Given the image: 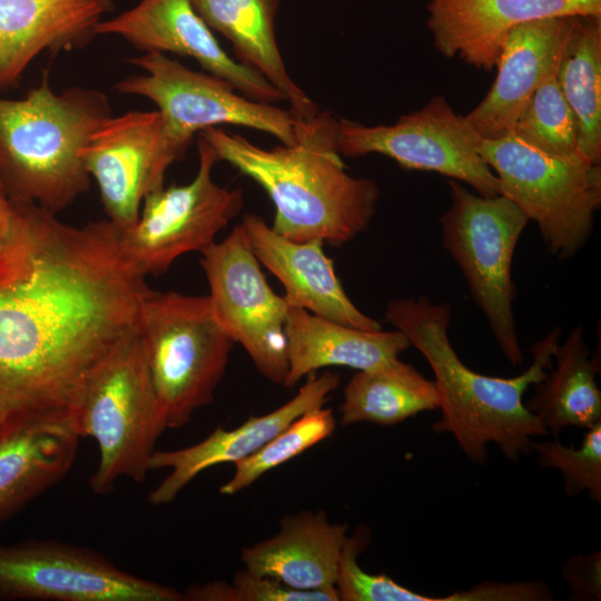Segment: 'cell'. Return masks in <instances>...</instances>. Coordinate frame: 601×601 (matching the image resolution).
<instances>
[{
	"mask_svg": "<svg viewBox=\"0 0 601 601\" xmlns=\"http://www.w3.org/2000/svg\"><path fill=\"white\" fill-rule=\"evenodd\" d=\"M0 253V410L7 421L72 408L90 372L137 329L145 277L124 259L108 219L81 227L13 200Z\"/></svg>",
	"mask_w": 601,
	"mask_h": 601,
	"instance_id": "obj_1",
	"label": "cell"
},
{
	"mask_svg": "<svg viewBox=\"0 0 601 601\" xmlns=\"http://www.w3.org/2000/svg\"><path fill=\"white\" fill-rule=\"evenodd\" d=\"M451 314L450 303H433L426 296L395 298L385 309L386 321L406 335L433 371L442 416L432 430L452 434L476 464L487 460L490 443L511 461L531 454L532 439L549 433L525 407L523 394L552 367L561 327L532 345L526 371L514 377H493L474 372L460 359L449 337Z\"/></svg>",
	"mask_w": 601,
	"mask_h": 601,
	"instance_id": "obj_2",
	"label": "cell"
},
{
	"mask_svg": "<svg viewBox=\"0 0 601 601\" xmlns=\"http://www.w3.org/2000/svg\"><path fill=\"white\" fill-rule=\"evenodd\" d=\"M337 119L328 111L300 121L297 141L264 149L219 127L201 130L219 161L256 181L275 207L273 229L294 240L335 247L354 239L375 216V180L349 175L336 150Z\"/></svg>",
	"mask_w": 601,
	"mask_h": 601,
	"instance_id": "obj_3",
	"label": "cell"
},
{
	"mask_svg": "<svg viewBox=\"0 0 601 601\" xmlns=\"http://www.w3.org/2000/svg\"><path fill=\"white\" fill-rule=\"evenodd\" d=\"M111 116L102 91L56 92L47 77L21 99L0 97V173L10 197L58 214L87 193L82 150Z\"/></svg>",
	"mask_w": 601,
	"mask_h": 601,
	"instance_id": "obj_4",
	"label": "cell"
},
{
	"mask_svg": "<svg viewBox=\"0 0 601 601\" xmlns=\"http://www.w3.org/2000/svg\"><path fill=\"white\" fill-rule=\"evenodd\" d=\"M71 413L80 437L98 445L99 462L89 479L95 494L111 493L120 479L146 480L168 425L137 329L90 372Z\"/></svg>",
	"mask_w": 601,
	"mask_h": 601,
	"instance_id": "obj_5",
	"label": "cell"
},
{
	"mask_svg": "<svg viewBox=\"0 0 601 601\" xmlns=\"http://www.w3.org/2000/svg\"><path fill=\"white\" fill-rule=\"evenodd\" d=\"M137 332L168 428L183 427L214 401L235 342L208 295L150 288L140 302Z\"/></svg>",
	"mask_w": 601,
	"mask_h": 601,
	"instance_id": "obj_6",
	"label": "cell"
},
{
	"mask_svg": "<svg viewBox=\"0 0 601 601\" xmlns=\"http://www.w3.org/2000/svg\"><path fill=\"white\" fill-rule=\"evenodd\" d=\"M479 151L495 173L501 195L536 223L550 254L570 258L588 243L601 207V165L578 151L544 154L513 134L482 139Z\"/></svg>",
	"mask_w": 601,
	"mask_h": 601,
	"instance_id": "obj_7",
	"label": "cell"
},
{
	"mask_svg": "<svg viewBox=\"0 0 601 601\" xmlns=\"http://www.w3.org/2000/svg\"><path fill=\"white\" fill-rule=\"evenodd\" d=\"M451 204L440 219L441 239L463 274L506 361L522 366L513 313L512 259L529 218L503 195L481 196L449 179Z\"/></svg>",
	"mask_w": 601,
	"mask_h": 601,
	"instance_id": "obj_8",
	"label": "cell"
},
{
	"mask_svg": "<svg viewBox=\"0 0 601 601\" xmlns=\"http://www.w3.org/2000/svg\"><path fill=\"white\" fill-rule=\"evenodd\" d=\"M197 149L199 165L195 178L149 194L136 223L118 230L124 259L145 278L166 273L187 253L204 252L243 209V190L223 187L213 178L219 161L214 147L198 136Z\"/></svg>",
	"mask_w": 601,
	"mask_h": 601,
	"instance_id": "obj_9",
	"label": "cell"
},
{
	"mask_svg": "<svg viewBox=\"0 0 601 601\" xmlns=\"http://www.w3.org/2000/svg\"><path fill=\"white\" fill-rule=\"evenodd\" d=\"M127 61L144 73L118 81L115 90L152 101L167 134L186 149L196 134L220 125L267 132L284 145L297 141L300 121L289 110L255 101L221 78L191 70L159 52L142 53Z\"/></svg>",
	"mask_w": 601,
	"mask_h": 601,
	"instance_id": "obj_10",
	"label": "cell"
},
{
	"mask_svg": "<svg viewBox=\"0 0 601 601\" xmlns=\"http://www.w3.org/2000/svg\"><path fill=\"white\" fill-rule=\"evenodd\" d=\"M482 138L442 95L393 125L366 126L338 119L336 150L358 158L380 154L401 167L465 183L481 196L501 195L499 179L479 151Z\"/></svg>",
	"mask_w": 601,
	"mask_h": 601,
	"instance_id": "obj_11",
	"label": "cell"
},
{
	"mask_svg": "<svg viewBox=\"0 0 601 601\" xmlns=\"http://www.w3.org/2000/svg\"><path fill=\"white\" fill-rule=\"evenodd\" d=\"M185 601L87 546L52 539L0 543V601Z\"/></svg>",
	"mask_w": 601,
	"mask_h": 601,
	"instance_id": "obj_12",
	"label": "cell"
},
{
	"mask_svg": "<svg viewBox=\"0 0 601 601\" xmlns=\"http://www.w3.org/2000/svg\"><path fill=\"white\" fill-rule=\"evenodd\" d=\"M200 265L219 324L243 346L262 376L283 385L288 372L289 305L267 283L244 226L236 225L221 242L201 252Z\"/></svg>",
	"mask_w": 601,
	"mask_h": 601,
	"instance_id": "obj_13",
	"label": "cell"
},
{
	"mask_svg": "<svg viewBox=\"0 0 601 601\" xmlns=\"http://www.w3.org/2000/svg\"><path fill=\"white\" fill-rule=\"evenodd\" d=\"M185 151L167 134L158 110L111 116L93 132L82 158L118 230L136 223L145 198L165 186L167 169Z\"/></svg>",
	"mask_w": 601,
	"mask_h": 601,
	"instance_id": "obj_14",
	"label": "cell"
},
{
	"mask_svg": "<svg viewBox=\"0 0 601 601\" xmlns=\"http://www.w3.org/2000/svg\"><path fill=\"white\" fill-rule=\"evenodd\" d=\"M95 35L120 37L144 53H175L191 58L206 72L228 81L255 101H285L282 92L265 77L221 48L191 0H140L131 9L101 20L95 28Z\"/></svg>",
	"mask_w": 601,
	"mask_h": 601,
	"instance_id": "obj_15",
	"label": "cell"
},
{
	"mask_svg": "<svg viewBox=\"0 0 601 601\" xmlns=\"http://www.w3.org/2000/svg\"><path fill=\"white\" fill-rule=\"evenodd\" d=\"M339 382V375L332 371L313 373L288 402L267 414L250 416L231 430L217 426L203 441L183 449L156 450L150 471L168 469L169 473L148 494L147 501L156 506L168 504L205 470L248 457L297 417L324 406Z\"/></svg>",
	"mask_w": 601,
	"mask_h": 601,
	"instance_id": "obj_16",
	"label": "cell"
},
{
	"mask_svg": "<svg viewBox=\"0 0 601 601\" xmlns=\"http://www.w3.org/2000/svg\"><path fill=\"white\" fill-rule=\"evenodd\" d=\"M426 8V24L442 56L491 71L515 26L546 17L601 14V0H427Z\"/></svg>",
	"mask_w": 601,
	"mask_h": 601,
	"instance_id": "obj_17",
	"label": "cell"
},
{
	"mask_svg": "<svg viewBox=\"0 0 601 601\" xmlns=\"http://www.w3.org/2000/svg\"><path fill=\"white\" fill-rule=\"evenodd\" d=\"M70 408H47L9 418L0 435V523L60 483L78 453Z\"/></svg>",
	"mask_w": 601,
	"mask_h": 601,
	"instance_id": "obj_18",
	"label": "cell"
},
{
	"mask_svg": "<svg viewBox=\"0 0 601 601\" xmlns=\"http://www.w3.org/2000/svg\"><path fill=\"white\" fill-rule=\"evenodd\" d=\"M575 16L546 17L512 28L503 45L496 78L465 117L482 139L513 132L515 121L539 85L556 66Z\"/></svg>",
	"mask_w": 601,
	"mask_h": 601,
	"instance_id": "obj_19",
	"label": "cell"
},
{
	"mask_svg": "<svg viewBox=\"0 0 601 601\" xmlns=\"http://www.w3.org/2000/svg\"><path fill=\"white\" fill-rule=\"evenodd\" d=\"M240 224L260 265L283 285L289 306L351 327L382 329L380 322L361 312L347 296L323 242L290 240L252 213L245 214Z\"/></svg>",
	"mask_w": 601,
	"mask_h": 601,
	"instance_id": "obj_20",
	"label": "cell"
},
{
	"mask_svg": "<svg viewBox=\"0 0 601 601\" xmlns=\"http://www.w3.org/2000/svg\"><path fill=\"white\" fill-rule=\"evenodd\" d=\"M112 9L111 0H0V91L39 55L86 45Z\"/></svg>",
	"mask_w": 601,
	"mask_h": 601,
	"instance_id": "obj_21",
	"label": "cell"
},
{
	"mask_svg": "<svg viewBox=\"0 0 601 601\" xmlns=\"http://www.w3.org/2000/svg\"><path fill=\"white\" fill-rule=\"evenodd\" d=\"M346 524L332 523L324 511H299L280 519L278 532L244 548V568L302 591H336L335 581Z\"/></svg>",
	"mask_w": 601,
	"mask_h": 601,
	"instance_id": "obj_22",
	"label": "cell"
},
{
	"mask_svg": "<svg viewBox=\"0 0 601 601\" xmlns=\"http://www.w3.org/2000/svg\"><path fill=\"white\" fill-rule=\"evenodd\" d=\"M285 333L288 372L283 386L286 388L324 367L356 371L384 367L411 346L400 329L364 331L294 306H289Z\"/></svg>",
	"mask_w": 601,
	"mask_h": 601,
	"instance_id": "obj_23",
	"label": "cell"
},
{
	"mask_svg": "<svg viewBox=\"0 0 601 601\" xmlns=\"http://www.w3.org/2000/svg\"><path fill=\"white\" fill-rule=\"evenodd\" d=\"M211 30L231 45L236 60L256 70L278 89L298 121L318 114L316 104L289 76L276 39L278 0H191Z\"/></svg>",
	"mask_w": 601,
	"mask_h": 601,
	"instance_id": "obj_24",
	"label": "cell"
},
{
	"mask_svg": "<svg viewBox=\"0 0 601 601\" xmlns=\"http://www.w3.org/2000/svg\"><path fill=\"white\" fill-rule=\"evenodd\" d=\"M553 358L555 366L534 384L525 407L556 437L568 426L589 428L601 421L600 356L591 354L578 325L559 343Z\"/></svg>",
	"mask_w": 601,
	"mask_h": 601,
	"instance_id": "obj_25",
	"label": "cell"
},
{
	"mask_svg": "<svg viewBox=\"0 0 601 601\" xmlns=\"http://www.w3.org/2000/svg\"><path fill=\"white\" fill-rule=\"evenodd\" d=\"M434 381L401 359L376 370L357 371L343 391L339 424H398L418 413L440 408Z\"/></svg>",
	"mask_w": 601,
	"mask_h": 601,
	"instance_id": "obj_26",
	"label": "cell"
},
{
	"mask_svg": "<svg viewBox=\"0 0 601 601\" xmlns=\"http://www.w3.org/2000/svg\"><path fill=\"white\" fill-rule=\"evenodd\" d=\"M555 78L575 118L579 150L601 161V14H578Z\"/></svg>",
	"mask_w": 601,
	"mask_h": 601,
	"instance_id": "obj_27",
	"label": "cell"
},
{
	"mask_svg": "<svg viewBox=\"0 0 601 601\" xmlns=\"http://www.w3.org/2000/svg\"><path fill=\"white\" fill-rule=\"evenodd\" d=\"M336 420L332 408L307 411L255 453L235 463L233 476L219 487L234 495L255 483L262 475L300 455L333 434Z\"/></svg>",
	"mask_w": 601,
	"mask_h": 601,
	"instance_id": "obj_28",
	"label": "cell"
},
{
	"mask_svg": "<svg viewBox=\"0 0 601 601\" xmlns=\"http://www.w3.org/2000/svg\"><path fill=\"white\" fill-rule=\"evenodd\" d=\"M512 134L526 145L552 156H570L580 151L575 118L555 72L534 90L519 115Z\"/></svg>",
	"mask_w": 601,
	"mask_h": 601,
	"instance_id": "obj_29",
	"label": "cell"
},
{
	"mask_svg": "<svg viewBox=\"0 0 601 601\" xmlns=\"http://www.w3.org/2000/svg\"><path fill=\"white\" fill-rule=\"evenodd\" d=\"M579 449L565 446L558 436L552 441H532V451L542 467L561 472L564 493L575 496L588 492L598 504L601 502V421L587 428Z\"/></svg>",
	"mask_w": 601,
	"mask_h": 601,
	"instance_id": "obj_30",
	"label": "cell"
},
{
	"mask_svg": "<svg viewBox=\"0 0 601 601\" xmlns=\"http://www.w3.org/2000/svg\"><path fill=\"white\" fill-rule=\"evenodd\" d=\"M368 542L366 528L347 535L335 581L338 601H436V597L414 592L385 574L365 572L357 559Z\"/></svg>",
	"mask_w": 601,
	"mask_h": 601,
	"instance_id": "obj_31",
	"label": "cell"
},
{
	"mask_svg": "<svg viewBox=\"0 0 601 601\" xmlns=\"http://www.w3.org/2000/svg\"><path fill=\"white\" fill-rule=\"evenodd\" d=\"M236 601H338L336 591H302L267 575L237 570L233 578Z\"/></svg>",
	"mask_w": 601,
	"mask_h": 601,
	"instance_id": "obj_32",
	"label": "cell"
},
{
	"mask_svg": "<svg viewBox=\"0 0 601 601\" xmlns=\"http://www.w3.org/2000/svg\"><path fill=\"white\" fill-rule=\"evenodd\" d=\"M562 577L568 583L571 600L601 599V553L578 554L562 566Z\"/></svg>",
	"mask_w": 601,
	"mask_h": 601,
	"instance_id": "obj_33",
	"label": "cell"
},
{
	"mask_svg": "<svg viewBox=\"0 0 601 601\" xmlns=\"http://www.w3.org/2000/svg\"><path fill=\"white\" fill-rule=\"evenodd\" d=\"M17 220L16 203L10 197L0 173V253L12 237Z\"/></svg>",
	"mask_w": 601,
	"mask_h": 601,
	"instance_id": "obj_34",
	"label": "cell"
},
{
	"mask_svg": "<svg viewBox=\"0 0 601 601\" xmlns=\"http://www.w3.org/2000/svg\"><path fill=\"white\" fill-rule=\"evenodd\" d=\"M6 425H7V418L0 410V435L2 434Z\"/></svg>",
	"mask_w": 601,
	"mask_h": 601,
	"instance_id": "obj_35",
	"label": "cell"
}]
</instances>
